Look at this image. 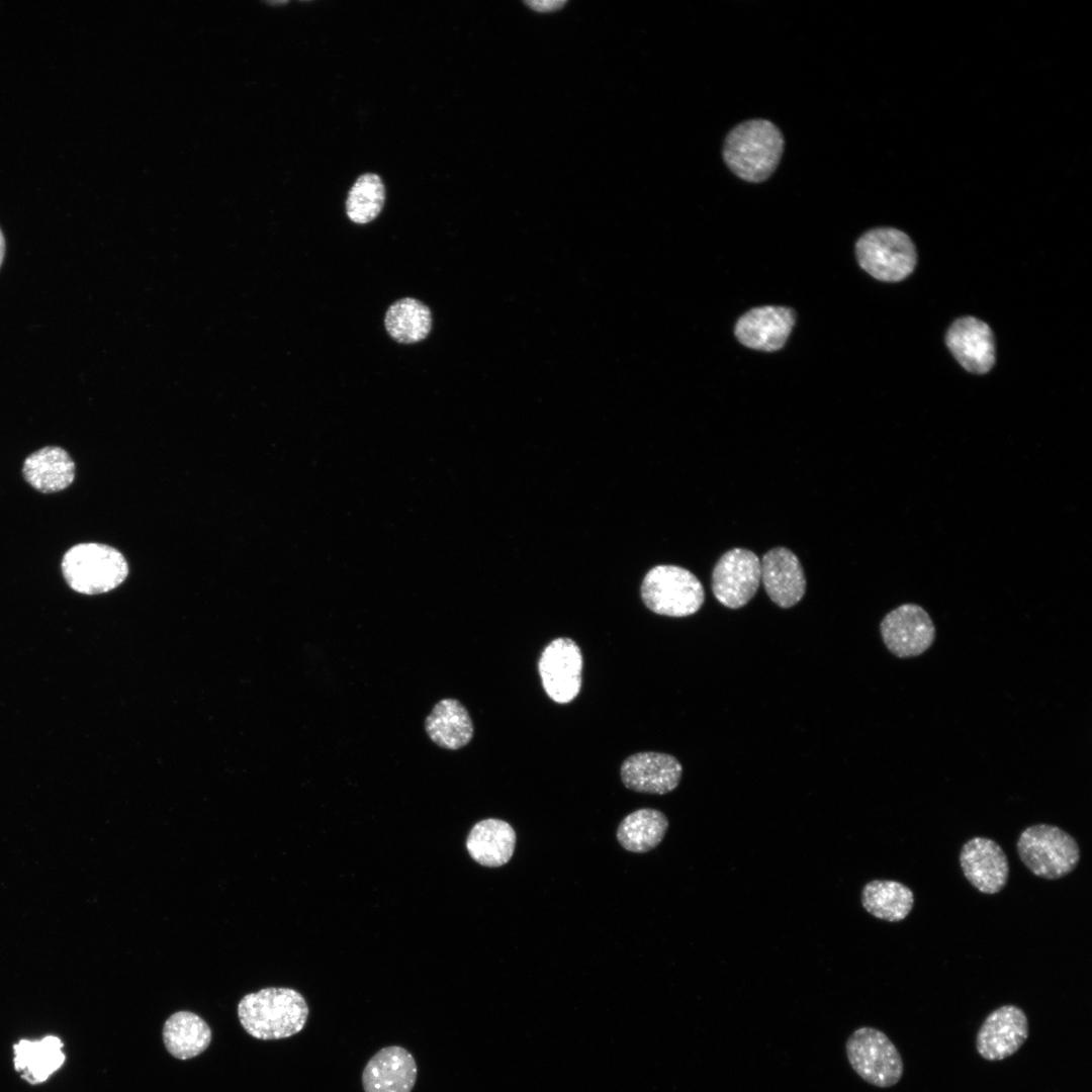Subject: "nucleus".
Returning a JSON list of instances; mask_svg holds the SVG:
<instances>
[{"label":"nucleus","instance_id":"1a4fd4ad","mask_svg":"<svg viewBox=\"0 0 1092 1092\" xmlns=\"http://www.w3.org/2000/svg\"><path fill=\"white\" fill-rule=\"evenodd\" d=\"M760 579L757 555L748 549L734 548L717 561L712 573V590L723 606L738 609L752 599Z\"/></svg>","mask_w":1092,"mask_h":1092},{"label":"nucleus","instance_id":"0eeeda50","mask_svg":"<svg viewBox=\"0 0 1092 1092\" xmlns=\"http://www.w3.org/2000/svg\"><path fill=\"white\" fill-rule=\"evenodd\" d=\"M845 1053L853 1071L871 1085L889 1088L903 1076L904 1064L899 1051L883 1031L875 1027L856 1028L846 1040Z\"/></svg>","mask_w":1092,"mask_h":1092},{"label":"nucleus","instance_id":"9d476101","mask_svg":"<svg viewBox=\"0 0 1092 1092\" xmlns=\"http://www.w3.org/2000/svg\"><path fill=\"white\" fill-rule=\"evenodd\" d=\"M881 635L887 648L900 658L925 652L935 638V627L928 613L915 604L901 605L881 622Z\"/></svg>","mask_w":1092,"mask_h":1092},{"label":"nucleus","instance_id":"dca6fc26","mask_svg":"<svg viewBox=\"0 0 1092 1092\" xmlns=\"http://www.w3.org/2000/svg\"><path fill=\"white\" fill-rule=\"evenodd\" d=\"M946 345L958 362L968 371L983 374L995 362L991 329L984 322L965 316L957 320L946 334Z\"/></svg>","mask_w":1092,"mask_h":1092},{"label":"nucleus","instance_id":"a211bd4d","mask_svg":"<svg viewBox=\"0 0 1092 1092\" xmlns=\"http://www.w3.org/2000/svg\"><path fill=\"white\" fill-rule=\"evenodd\" d=\"M22 473L34 489L52 493L67 488L73 482L75 463L65 449L47 446L26 457Z\"/></svg>","mask_w":1092,"mask_h":1092},{"label":"nucleus","instance_id":"393cba45","mask_svg":"<svg viewBox=\"0 0 1092 1092\" xmlns=\"http://www.w3.org/2000/svg\"><path fill=\"white\" fill-rule=\"evenodd\" d=\"M384 325L393 340L412 344L427 338L432 327V315L429 307L420 300L401 298L388 307Z\"/></svg>","mask_w":1092,"mask_h":1092},{"label":"nucleus","instance_id":"bb28decb","mask_svg":"<svg viewBox=\"0 0 1092 1092\" xmlns=\"http://www.w3.org/2000/svg\"><path fill=\"white\" fill-rule=\"evenodd\" d=\"M527 4L532 9L544 12V11H552V10H555V9L559 8L561 5L564 4V2H561V1H543V2H536L535 1L534 2V1H532V2H527Z\"/></svg>","mask_w":1092,"mask_h":1092},{"label":"nucleus","instance_id":"39448f33","mask_svg":"<svg viewBox=\"0 0 1092 1092\" xmlns=\"http://www.w3.org/2000/svg\"><path fill=\"white\" fill-rule=\"evenodd\" d=\"M641 598L645 606L658 615L687 617L699 611L705 593L698 577L690 570L676 565H657L646 573L641 584Z\"/></svg>","mask_w":1092,"mask_h":1092},{"label":"nucleus","instance_id":"4468645a","mask_svg":"<svg viewBox=\"0 0 1092 1092\" xmlns=\"http://www.w3.org/2000/svg\"><path fill=\"white\" fill-rule=\"evenodd\" d=\"M795 321V311L790 307L760 306L740 316L734 333L747 348L774 352L784 347Z\"/></svg>","mask_w":1092,"mask_h":1092},{"label":"nucleus","instance_id":"423d86ee","mask_svg":"<svg viewBox=\"0 0 1092 1092\" xmlns=\"http://www.w3.org/2000/svg\"><path fill=\"white\" fill-rule=\"evenodd\" d=\"M859 266L874 278L897 282L912 273L916 251L911 239L894 228H877L864 233L855 245Z\"/></svg>","mask_w":1092,"mask_h":1092},{"label":"nucleus","instance_id":"a878e982","mask_svg":"<svg viewBox=\"0 0 1092 1092\" xmlns=\"http://www.w3.org/2000/svg\"><path fill=\"white\" fill-rule=\"evenodd\" d=\"M385 202V187L375 173L360 175L352 185L346 200V213L358 224L372 221L381 212Z\"/></svg>","mask_w":1092,"mask_h":1092},{"label":"nucleus","instance_id":"f257e3e1","mask_svg":"<svg viewBox=\"0 0 1092 1092\" xmlns=\"http://www.w3.org/2000/svg\"><path fill=\"white\" fill-rule=\"evenodd\" d=\"M309 1009L304 997L285 987H267L245 995L238 1017L247 1033L262 1040L290 1037L304 1027Z\"/></svg>","mask_w":1092,"mask_h":1092},{"label":"nucleus","instance_id":"ddd939ff","mask_svg":"<svg viewBox=\"0 0 1092 1092\" xmlns=\"http://www.w3.org/2000/svg\"><path fill=\"white\" fill-rule=\"evenodd\" d=\"M960 864L966 879L984 894H996L1006 885L1009 862L1001 846L986 837L968 840L960 853Z\"/></svg>","mask_w":1092,"mask_h":1092},{"label":"nucleus","instance_id":"f3484780","mask_svg":"<svg viewBox=\"0 0 1092 1092\" xmlns=\"http://www.w3.org/2000/svg\"><path fill=\"white\" fill-rule=\"evenodd\" d=\"M761 580L769 599L781 608H791L801 601L806 579L798 557L788 548L767 551L760 562Z\"/></svg>","mask_w":1092,"mask_h":1092},{"label":"nucleus","instance_id":"cd10ccee","mask_svg":"<svg viewBox=\"0 0 1092 1092\" xmlns=\"http://www.w3.org/2000/svg\"><path fill=\"white\" fill-rule=\"evenodd\" d=\"M4 253H5V241H4L3 234H2V232L0 230V266L2 264L3 258H4Z\"/></svg>","mask_w":1092,"mask_h":1092},{"label":"nucleus","instance_id":"6ab92c4d","mask_svg":"<svg viewBox=\"0 0 1092 1092\" xmlns=\"http://www.w3.org/2000/svg\"><path fill=\"white\" fill-rule=\"evenodd\" d=\"M516 840V832L508 822L487 818L471 828L466 839V848L479 864L495 868L511 859Z\"/></svg>","mask_w":1092,"mask_h":1092},{"label":"nucleus","instance_id":"6e6552de","mask_svg":"<svg viewBox=\"0 0 1092 1092\" xmlns=\"http://www.w3.org/2000/svg\"><path fill=\"white\" fill-rule=\"evenodd\" d=\"M583 658L577 643L567 637L553 639L543 649L538 671L547 696L558 704H567L579 694Z\"/></svg>","mask_w":1092,"mask_h":1092},{"label":"nucleus","instance_id":"f03ea898","mask_svg":"<svg viewBox=\"0 0 1092 1092\" xmlns=\"http://www.w3.org/2000/svg\"><path fill=\"white\" fill-rule=\"evenodd\" d=\"M784 151V136L771 121L749 119L737 124L727 134L723 159L728 168L744 181L759 183L776 170Z\"/></svg>","mask_w":1092,"mask_h":1092},{"label":"nucleus","instance_id":"7ed1b4c3","mask_svg":"<svg viewBox=\"0 0 1092 1092\" xmlns=\"http://www.w3.org/2000/svg\"><path fill=\"white\" fill-rule=\"evenodd\" d=\"M68 585L83 595H100L118 587L128 575V563L117 549L101 543H80L62 559Z\"/></svg>","mask_w":1092,"mask_h":1092},{"label":"nucleus","instance_id":"f8f14e48","mask_svg":"<svg viewBox=\"0 0 1092 1092\" xmlns=\"http://www.w3.org/2000/svg\"><path fill=\"white\" fill-rule=\"evenodd\" d=\"M682 767L672 755L642 751L628 756L620 769L624 786L632 791L663 795L679 784Z\"/></svg>","mask_w":1092,"mask_h":1092},{"label":"nucleus","instance_id":"2eb2a0df","mask_svg":"<svg viewBox=\"0 0 1092 1092\" xmlns=\"http://www.w3.org/2000/svg\"><path fill=\"white\" fill-rule=\"evenodd\" d=\"M418 1076L413 1055L400 1045H388L373 1055L362 1072L364 1092H412Z\"/></svg>","mask_w":1092,"mask_h":1092},{"label":"nucleus","instance_id":"412c9836","mask_svg":"<svg viewBox=\"0 0 1092 1092\" xmlns=\"http://www.w3.org/2000/svg\"><path fill=\"white\" fill-rule=\"evenodd\" d=\"M163 1040L169 1054L179 1060H189L204 1052L211 1041L209 1025L191 1011H177L163 1026Z\"/></svg>","mask_w":1092,"mask_h":1092},{"label":"nucleus","instance_id":"5701e85b","mask_svg":"<svg viewBox=\"0 0 1092 1092\" xmlns=\"http://www.w3.org/2000/svg\"><path fill=\"white\" fill-rule=\"evenodd\" d=\"M63 1043L56 1036L40 1040H20L14 1046V1063L26 1080L38 1083L47 1080L64 1063Z\"/></svg>","mask_w":1092,"mask_h":1092},{"label":"nucleus","instance_id":"4be33fe9","mask_svg":"<svg viewBox=\"0 0 1092 1092\" xmlns=\"http://www.w3.org/2000/svg\"><path fill=\"white\" fill-rule=\"evenodd\" d=\"M861 904L874 917L898 922L904 920L914 905V894L906 885L891 880H874L861 891Z\"/></svg>","mask_w":1092,"mask_h":1092},{"label":"nucleus","instance_id":"b1692460","mask_svg":"<svg viewBox=\"0 0 1092 1092\" xmlns=\"http://www.w3.org/2000/svg\"><path fill=\"white\" fill-rule=\"evenodd\" d=\"M668 828L666 816L651 808L638 809L619 824L617 839L628 851L643 853L655 848Z\"/></svg>","mask_w":1092,"mask_h":1092},{"label":"nucleus","instance_id":"aec40b11","mask_svg":"<svg viewBox=\"0 0 1092 1092\" xmlns=\"http://www.w3.org/2000/svg\"><path fill=\"white\" fill-rule=\"evenodd\" d=\"M429 738L439 747L457 750L473 737L474 727L467 709L456 699L439 701L425 720Z\"/></svg>","mask_w":1092,"mask_h":1092},{"label":"nucleus","instance_id":"20e7f679","mask_svg":"<svg viewBox=\"0 0 1092 1092\" xmlns=\"http://www.w3.org/2000/svg\"><path fill=\"white\" fill-rule=\"evenodd\" d=\"M1017 851L1033 875L1046 880L1067 876L1080 860L1079 845L1074 837L1049 824L1025 828L1017 840Z\"/></svg>","mask_w":1092,"mask_h":1092},{"label":"nucleus","instance_id":"9b49d317","mask_svg":"<svg viewBox=\"0 0 1092 1092\" xmlns=\"http://www.w3.org/2000/svg\"><path fill=\"white\" fill-rule=\"evenodd\" d=\"M1028 1037V1020L1018 1006L1007 1004L993 1010L981 1024L976 1050L987 1061L1014 1055Z\"/></svg>","mask_w":1092,"mask_h":1092}]
</instances>
